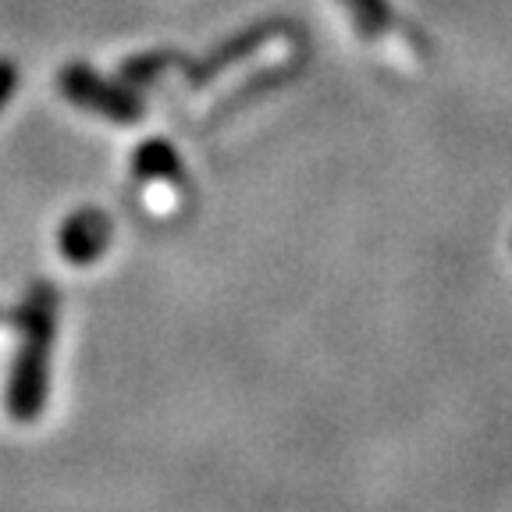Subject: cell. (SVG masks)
<instances>
[{"label": "cell", "mask_w": 512, "mask_h": 512, "mask_svg": "<svg viewBox=\"0 0 512 512\" xmlns=\"http://www.w3.org/2000/svg\"><path fill=\"white\" fill-rule=\"evenodd\" d=\"M22 345L8 381V413L18 424H32L47 406L50 388V349L57 338V292L47 281H36L18 313Z\"/></svg>", "instance_id": "6da1fadb"}, {"label": "cell", "mask_w": 512, "mask_h": 512, "mask_svg": "<svg viewBox=\"0 0 512 512\" xmlns=\"http://www.w3.org/2000/svg\"><path fill=\"white\" fill-rule=\"evenodd\" d=\"M61 89L72 104L89 107V111L104 114V118H111V121H136L139 118V104L125 93V89L107 86L104 79H96V75L89 72V68H82V64H68V68H64Z\"/></svg>", "instance_id": "7a4b0ae2"}, {"label": "cell", "mask_w": 512, "mask_h": 512, "mask_svg": "<svg viewBox=\"0 0 512 512\" xmlns=\"http://www.w3.org/2000/svg\"><path fill=\"white\" fill-rule=\"evenodd\" d=\"M111 239H114L111 221H107L104 210H93V207H86V210H79V214L68 217V221L61 224V235H57L64 260H68L72 267L96 264V260L107 253Z\"/></svg>", "instance_id": "3957f363"}, {"label": "cell", "mask_w": 512, "mask_h": 512, "mask_svg": "<svg viewBox=\"0 0 512 512\" xmlns=\"http://www.w3.org/2000/svg\"><path fill=\"white\" fill-rule=\"evenodd\" d=\"M342 4H345V11L352 15V22L360 25L363 36H370L374 43H381V47L388 50L395 61H402V64L409 61L406 40H402V32L395 29L392 11L384 8L381 0H342Z\"/></svg>", "instance_id": "277c9868"}, {"label": "cell", "mask_w": 512, "mask_h": 512, "mask_svg": "<svg viewBox=\"0 0 512 512\" xmlns=\"http://www.w3.org/2000/svg\"><path fill=\"white\" fill-rule=\"evenodd\" d=\"M136 175L143 182H171L175 185L182 178V168H178V157L171 146H164L160 139L146 143L143 150L136 153Z\"/></svg>", "instance_id": "5b68a950"}, {"label": "cell", "mask_w": 512, "mask_h": 512, "mask_svg": "<svg viewBox=\"0 0 512 512\" xmlns=\"http://www.w3.org/2000/svg\"><path fill=\"white\" fill-rule=\"evenodd\" d=\"M15 86H18V68L8 61V57H0V107H4L11 100Z\"/></svg>", "instance_id": "8992f818"}]
</instances>
